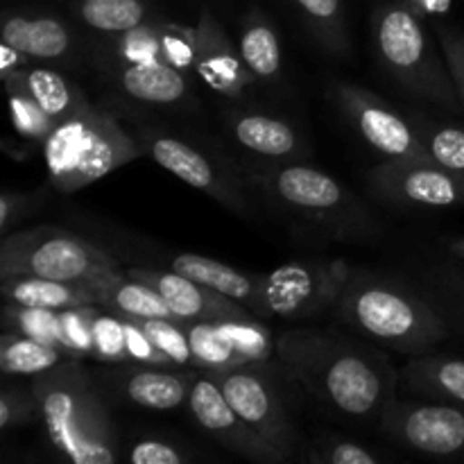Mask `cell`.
<instances>
[{"mask_svg":"<svg viewBox=\"0 0 464 464\" xmlns=\"http://www.w3.org/2000/svg\"><path fill=\"white\" fill-rule=\"evenodd\" d=\"M275 353L311 397L352 420L381 417L399 383L397 372L374 349L331 331H284Z\"/></svg>","mask_w":464,"mask_h":464,"instance_id":"1","label":"cell"},{"mask_svg":"<svg viewBox=\"0 0 464 464\" xmlns=\"http://www.w3.org/2000/svg\"><path fill=\"white\" fill-rule=\"evenodd\" d=\"M45 435L57 456L72 464H113L118 433L91 372L80 362H59L32 383Z\"/></svg>","mask_w":464,"mask_h":464,"instance_id":"2","label":"cell"},{"mask_svg":"<svg viewBox=\"0 0 464 464\" xmlns=\"http://www.w3.org/2000/svg\"><path fill=\"white\" fill-rule=\"evenodd\" d=\"M334 311L358 335L412 356L449 338L447 322L429 302L381 275H352Z\"/></svg>","mask_w":464,"mask_h":464,"instance_id":"3","label":"cell"},{"mask_svg":"<svg viewBox=\"0 0 464 464\" xmlns=\"http://www.w3.org/2000/svg\"><path fill=\"white\" fill-rule=\"evenodd\" d=\"M372 41L381 68L403 91L451 111L464 109L442 48L406 0H385L374 9Z\"/></svg>","mask_w":464,"mask_h":464,"instance_id":"4","label":"cell"},{"mask_svg":"<svg viewBox=\"0 0 464 464\" xmlns=\"http://www.w3.org/2000/svg\"><path fill=\"white\" fill-rule=\"evenodd\" d=\"M41 145L50 186L63 195L77 193L140 157V145L116 118L91 102L54 122Z\"/></svg>","mask_w":464,"mask_h":464,"instance_id":"5","label":"cell"},{"mask_svg":"<svg viewBox=\"0 0 464 464\" xmlns=\"http://www.w3.org/2000/svg\"><path fill=\"white\" fill-rule=\"evenodd\" d=\"M247 179L276 204L340 238L374 229L365 207L334 175L306 163H266L247 170Z\"/></svg>","mask_w":464,"mask_h":464,"instance_id":"6","label":"cell"},{"mask_svg":"<svg viewBox=\"0 0 464 464\" xmlns=\"http://www.w3.org/2000/svg\"><path fill=\"white\" fill-rule=\"evenodd\" d=\"M111 270H121L111 254L62 227L16 229L0 245V279L30 275L89 285Z\"/></svg>","mask_w":464,"mask_h":464,"instance_id":"7","label":"cell"},{"mask_svg":"<svg viewBox=\"0 0 464 464\" xmlns=\"http://www.w3.org/2000/svg\"><path fill=\"white\" fill-rule=\"evenodd\" d=\"M331 98L347 116L356 134L383 159L433 161L417 122L408 121L392 104L353 82H334Z\"/></svg>","mask_w":464,"mask_h":464,"instance_id":"8","label":"cell"},{"mask_svg":"<svg viewBox=\"0 0 464 464\" xmlns=\"http://www.w3.org/2000/svg\"><path fill=\"white\" fill-rule=\"evenodd\" d=\"M207 374L218 381L227 401L266 442H270L285 460L295 456L299 447L297 429L285 412L272 376L258 362H243Z\"/></svg>","mask_w":464,"mask_h":464,"instance_id":"9","label":"cell"},{"mask_svg":"<svg viewBox=\"0 0 464 464\" xmlns=\"http://www.w3.org/2000/svg\"><path fill=\"white\" fill-rule=\"evenodd\" d=\"M344 261L285 263L267 275L270 279V320L304 322L335 306L352 279Z\"/></svg>","mask_w":464,"mask_h":464,"instance_id":"10","label":"cell"},{"mask_svg":"<svg viewBox=\"0 0 464 464\" xmlns=\"http://www.w3.org/2000/svg\"><path fill=\"white\" fill-rule=\"evenodd\" d=\"M381 430L401 447L430 458L464 460V406L399 401L392 397L379 417Z\"/></svg>","mask_w":464,"mask_h":464,"instance_id":"11","label":"cell"},{"mask_svg":"<svg viewBox=\"0 0 464 464\" xmlns=\"http://www.w3.org/2000/svg\"><path fill=\"white\" fill-rule=\"evenodd\" d=\"M367 186L376 199L392 207H464V177L435 161L383 159L367 172Z\"/></svg>","mask_w":464,"mask_h":464,"instance_id":"12","label":"cell"},{"mask_svg":"<svg viewBox=\"0 0 464 464\" xmlns=\"http://www.w3.org/2000/svg\"><path fill=\"white\" fill-rule=\"evenodd\" d=\"M188 411L199 429L240 458L261 464L288 462L270 442L261 438L227 401L225 392L211 374L199 370L188 394Z\"/></svg>","mask_w":464,"mask_h":464,"instance_id":"13","label":"cell"},{"mask_svg":"<svg viewBox=\"0 0 464 464\" xmlns=\"http://www.w3.org/2000/svg\"><path fill=\"white\" fill-rule=\"evenodd\" d=\"M140 143L148 150L154 163H159L163 170L175 175L184 184L202 190L204 195L213 198L234 213H245L249 208L247 198H245L238 181L229 172L222 170L218 163H213L202 150L193 148L184 139L152 130L143 131Z\"/></svg>","mask_w":464,"mask_h":464,"instance_id":"14","label":"cell"},{"mask_svg":"<svg viewBox=\"0 0 464 464\" xmlns=\"http://www.w3.org/2000/svg\"><path fill=\"white\" fill-rule=\"evenodd\" d=\"M127 275L134 279L145 281L161 293L170 311L175 313L179 324H227V322H252L258 320L249 308L225 295L216 293L208 285L172 270H145V267H131ZM261 322V320H258Z\"/></svg>","mask_w":464,"mask_h":464,"instance_id":"15","label":"cell"},{"mask_svg":"<svg viewBox=\"0 0 464 464\" xmlns=\"http://www.w3.org/2000/svg\"><path fill=\"white\" fill-rule=\"evenodd\" d=\"M193 68L204 84L229 100H245L254 86L252 72L240 57V48L227 34L220 18L202 7L193 27Z\"/></svg>","mask_w":464,"mask_h":464,"instance_id":"16","label":"cell"},{"mask_svg":"<svg viewBox=\"0 0 464 464\" xmlns=\"http://www.w3.org/2000/svg\"><path fill=\"white\" fill-rule=\"evenodd\" d=\"M102 68L111 84L127 98L143 104L172 107L188 100L190 86L184 68L163 59L145 62H113L102 59Z\"/></svg>","mask_w":464,"mask_h":464,"instance_id":"17","label":"cell"},{"mask_svg":"<svg viewBox=\"0 0 464 464\" xmlns=\"http://www.w3.org/2000/svg\"><path fill=\"white\" fill-rule=\"evenodd\" d=\"M172 270L208 285L216 293L243 304L258 320H270V279L267 275H247L202 254H177Z\"/></svg>","mask_w":464,"mask_h":464,"instance_id":"18","label":"cell"},{"mask_svg":"<svg viewBox=\"0 0 464 464\" xmlns=\"http://www.w3.org/2000/svg\"><path fill=\"white\" fill-rule=\"evenodd\" d=\"M0 36L5 45L36 62H62L75 53V32L54 14L7 12Z\"/></svg>","mask_w":464,"mask_h":464,"instance_id":"19","label":"cell"},{"mask_svg":"<svg viewBox=\"0 0 464 464\" xmlns=\"http://www.w3.org/2000/svg\"><path fill=\"white\" fill-rule=\"evenodd\" d=\"M121 397L145 411H175L188 403L193 372H177L163 367H121L107 376Z\"/></svg>","mask_w":464,"mask_h":464,"instance_id":"20","label":"cell"},{"mask_svg":"<svg viewBox=\"0 0 464 464\" xmlns=\"http://www.w3.org/2000/svg\"><path fill=\"white\" fill-rule=\"evenodd\" d=\"M225 125L231 139L256 157L270 161H290L304 152V140L293 122L279 116L231 109L225 113Z\"/></svg>","mask_w":464,"mask_h":464,"instance_id":"21","label":"cell"},{"mask_svg":"<svg viewBox=\"0 0 464 464\" xmlns=\"http://www.w3.org/2000/svg\"><path fill=\"white\" fill-rule=\"evenodd\" d=\"M91 288L98 295V304L107 306L121 320H175V313L166 304L157 288L145 281L134 279L127 272L111 270L91 281Z\"/></svg>","mask_w":464,"mask_h":464,"instance_id":"22","label":"cell"},{"mask_svg":"<svg viewBox=\"0 0 464 464\" xmlns=\"http://www.w3.org/2000/svg\"><path fill=\"white\" fill-rule=\"evenodd\" d=\"M0 288H3L5 302L27 308H48V311L63 313L71 308L98 304V295L91 285L54 281L45 276H5L0 279Z\"/></svg>","mask_w":464,"mask_h":464,"instance_id":"23","label":"cell"},{"mask_svg":"<svg viewBox=\"0 0 464 464\" xmlns=\"http://www.w3.org/2000/svg\"><path fill=\"white\" fill-rule=\"evenodd\" d=\"M403 390L430 401L464 406V361L444 356H412L399 372Z\"/></svg>","mask_w":464,"mask_h":464,"instance_id":"24","label":"cell"},{"mask_svg":"<svg viewBox=\"0 0 464 464\" xmlns=\"http://www.w3.org/2000/svg\"><path fill=\"white\" fill-rule=\"evenodd\" d=\"M240 57L252 77L263 84H275L281 80V41L275 23L263 9H249L240 23L238 36Z\"/></svg>","mask_w":464,"mask_h":464,"instance_id":"25","label":"cell"},{"mask_svg":"<svg viewBox=\"0 0 464 464\" xmlns=\"http://www.w3.org/2000/svg\"><path fill=\"white\" fill-rule=\"evenodd\" d=\"M71 9L82 25L104 36L125 34L161 18L150 0H72Z\"/></svg>","mask_w":464,"mask_h":464,"instance_id":"26","label":"cell"},{"mask_svg":"<svg viewBox=\"0 0 464 464\" xmlns=\"http://www.w3.org/2000/svg\"><path fill=\"white\" fill-rule=\"evenodd\" d=\"M14 77L27 89V93L39 102V107L53 118L54 122L63 121L66 116L84 107L89 100L80 89L59 71L48 66H21L16 71L3 72V80Z\"/></svg>","mask_w":464,"mask_h":464,"instance_id":"27","label":"cell"},{"mask_svg":"<svg viewBox=\"0 0 464 464\" xmlns=\"http://www.w3.org/2000/svg\"><path fill=\"white\" fill-rule=\"evenodd\" d=\"M66 352L30 335L7 331L0 338V370L7 376H39L63 361Z\"/></svg>","mask_w":464,"mask_h":464,"instance_id":"28","label":"cell"},{"mask_svg":"<svg viewBox=\"0 0 464 464\" xmlns=\"http://www.w3.org/2000/svg\"><path fill=\"white\" fill-rule=\"evenodd\" d=\"M317 44L331 54L344 57L349 53L347 25H344L343 0H290Z\"/></svg>","mask_w":464,"mask_h":464,"instance_id":"29","label":"cell"},{"mask_svg":"<svg viewBox=\"0 0 464 464\" xmlns=\"http://www.w3.org/2000/svg\"><path fill=\"white\" fill-rule=\"evenodd\" d=\"M186 331L193 349V362H198L202 372H218L247 362L227 324H186Z\"/></svg>","mask_w":464,"mask_h":464,"instance_id":"30","label":"cell"},{"mask_svg":"<svg viewBox=\"0 0 464 464\" xmlns=\"http://www.w3.org/2000/svg\"><path fill=\"white\" fill-rule=\"evenodd\" d=\"M3 82L9 95V111H12L14 130H16L23 139L44 143V140L48 139L50 131H53L54 121L39 107V102L27 93V89L21 82L14 80V77H7V80Z\"/></svg>","mask_w":464,"mask_h":464,"instance_id":"31","label":"cell"},{"mask_svg":"<svg viewBox=\"0 0 464 464\" xmlns=\"http://www.w3.org/2000/svg\"><path fill=\"white\" fill-rule=\"evenodd\" d=\"M417 127L430 159L447 170L464 177V127L435 125V122H417Z\"/></svg>","mask_w":464,"mask_h":464,"instance_id":"32","label":"cell"},{"mask_svg":"<svg viewBox=\"0 0 464 464\" xmlns=\"http://www.w3.org/2000/svg\"><path fill=\"white\" fill-rule=\"evenodd\" d=\"M59 311H48V308H27L7 304L5 308V324L16 334L30 335V338L41 340V343L62 347V329H59Z\"/></svg>","mask_w":464,"mask_h":464,"instance_id":"33","label":"cell"},{"mask_svg":"<svg viewBox=\"0 0 464 464\" xmlns=\"http://www.w3.org/2000/svg\"><path fill=\"white\" fill-rule=\"evenodd\" d=\"M136 324L143 329L150 343L163 356H168L170 362H175V365H188L193 361V349H190L188 331H186L184 324H179L175 320H140Z\"/></svg>","mask_w":464,"mask_h":464,"instance_id":"34","label":"cell"},{"mask_svg":"<svg viewBox=\"0 0 464 464\" xmlns=\"http://www.w3.org/2000/svg\"><path fill=\"white\" fill-rule=\"evenodd\" d=\"M308 460L320 464H379L383 458L365 444L343 438H324L313 447Z\"/></svg>","mask_w":464,"mask_h":464,"instance_id":"35","label":"cell"},{"mask_svg":"<svg viewBox=\"0 0 464 464\" xmlns=\"http://www.w3.org/2000/svg\"><path fill=\"white\" fill-rule=\"evenodd\" d=\"M34 420H41V417L32 388H5L0 394V430L9 433V430L32 424Z\"/></svg>","mask_w":464,"mask_h":464,"instance_id":"36","label":"cell"},{"mask_svg":"<svg viewBox=\"0 0 464 464\" xmlns=\"http://www.w3.org/2000/svg\"><path fill=\"white\" fill-rule=\"evenodd\" d=\"M186 460L184 449L168 440H139L130 451V462L134 464H184Z\"/></svg>","mask_w":464,"mask_h":464,"instance_id":"37","label":"cell"},{"mask_svg":"<svg viewBox=\"0 0 464 464\" xmlns=\"http://www.w3.org/2000/svg\"><path fill=\"white\" fill-rule=\"evenodd\" d=\"M435 34H438L440 48H442L444 57H447L449 71H451L456 91L464 107V32H458L447 25H438L435 27Z\"/></svg>","mask_w":464,"mask_h":464,"instance_id":"38","label":"cell"},{"mask_svg":"<svg viewBox=\"0 0 464 464\" xmlns=\"http://www.w3.org/2000/svg\"><path fill=\"white\" fill-rule=\"evenodd\" d=\"M27 211H30V198L27 195L5 190L3 199H0V231H3V236L12 234L14 222L25 216Z\"/></svg>","mask_w":464,"mask_h":464,"instance_id":"39","label":"cell"},{"mask_svg":"<svg viewBox=\"0 0 464 464\" xmlns=\"http://www.w3.org/2000/svg\"><path fill=\"white\" fill-rule=\"evenodd\" d=\"M406 3L424 18H435L447 16L456 0H406Z\"/></svg>","mask_w":464,"mask_h":464,"instance_id":"40","label":"cell"},{"mask_svg":"<svg viewBox=\"0 0 464 464\" xmlns=\"http://www.w3.org/2000/svg\"><path fill=\"white\" fill-rule=\"evenodd\" d=\"M449 252H451L456 258H460V261L464 263V236L462 238H456L449 243Z\"/></svg>","mask_w":464,"mask_h":464,"instance_id":"41","label":"cell"},{"mask_svg":"<svg viewBox=\"0 0 464 464\" xmlns=\"http://www.w3.org/2000/svg\"><path fill=\"white\" fill-rule=\"evenodd\" d=\"M456 284H458V297H460V304H462V308H464V276H460V279H458Z\"/></svg>","mask_w":464,"mask_h":464,"instance_id":"42","label":"cell"}]
</instances>
